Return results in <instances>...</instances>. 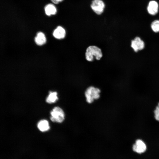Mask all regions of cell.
<instances>
[{"mask_svg":"<svg viewBox=\"0 0 159 159\" xmlns=\"http://www.w3.org/2000/svg\"><path fill=\"white\" fill-rule=\"evenodd\" d=\"M86 59L90 62L92 61L95 59L100 60L102 57V53L100 48L95 46H90L87 49L85 53Z\"/></svg>","mask_w":159,"mask_h":159,"instance_id":"obj_1","label":"cell"},{"mask_svg":"<svg viewBox=\"0 0 159 159\" xmlns=\"http://www.w3.org/2000/svg\"><path fill=\"white\" fill-rule=\"evenodd\" d=\"M100 90L98 88L93 86L88 87L85 92L86 101L88 103H92L95 100L100 97Z\"/></svg>","mask_w":159,"mask_h":159,"instance_id":"obj_2","label":"cell"},{"mask_svg":"<svg viewBox=\"0 0 159 159\" xmlns=\"http://www.w3.org/2000/svg\"><path fill=\"white\" fill-rule=\"evenodd\" d=\"M51 120L55 122L61 123L64 119L65 115L63 110L59 107H55L50 112Z\"/></svg>","mask_w":159,"mask_h":159,"instance_id":"obj_3","label":"cell"},{"mask_svg":"<svg viewBox=\"0 0 159 159\" xmlns=\"http://www.w3.org/2000/svg\"><path fill=\"white\" fill-rule=\"evenodd\" d=\"M93 11L97 15H100L103 12L105 4L102 0H93L90 5Z\"/></svg>","mask_w":159,"mask_h":159,"instance_id":"obj_4","label":"cell"},{"mask_svg":"<svg viewBox=\"0 0 159 159\" xmlns=\"http://www.w3.org/2000/svg\"><path fill=\"white\" fill-rule=\"evenodd\" d=\"M144 42L138 37H135L131 41V47L133 50L136 52L139 50L143 49L145 47Z\"/></svg>","mask_w":159,"mask_h":159,"instance_id":"obj_5","label":"cell"},{"mask_svg":"<svg viewBox=\"0 0 159 159\" xmlns=\"http://www.w3.org/2000/svg\"><path fill=\"white\" fill-rule=\"evenodd\" d=\"M133 150L138 153H141L145 152L146 149L145 143L142 140H137L135 143L132 146Z\"/></svg>","mask_w":159,"mask_h":159,"instance_id":"obj_6","label":"cell"},{"mask_svg":"<svg viewBox=\"0 0 159 159\" xmlns=\"http://www.w3.org/2000/svg\"><path fill=\"white\" fill-rule=\"evenodd\" d=\"M66 32L65 29L62 26H58L53 31V36L56 39H59L64 38Z\"/></svg>","mask_w":159,"mask_h":159,"instance_id":"obj_7","label":"cell"},{"mask_svg":"<svg viewBox=\"0 0 159 159\" xmlns=\"http://www.w3.org/2000/svg\"><path fill=\"white\" fill-rule=\"evenodd\" d=\"M158 3L155 1H151L149 3L147 7V10L150 14L155 15L158 13Z\"/></svg>","mask_w":159,"mask_h":159,"instance_id":"obj_8","label":"cell"},{"mask_svg":"<svg viewBox=\"0 0 159 159\" xmlns=\"http://www.w3.org/2000/svg\"><path fill=\"white\" fill-rule=\"evenodd\" d=\"M34 41L37 45L41 46L43 45L46 41L44 34L41 32H38L34 38Z\"/></svg>","mask_w":159,"mask_h":159,"instance_id":"obj_9","label":"cell"},{"mask_svg":"<svg viewBox=\"0 0 159 159\" xmlns=\"http://www.w3.org/2000/svg\"><path fill=\"white\" fill-rule=\"evenodd\" d=\"M44 11L46 14L48 16L54 15L57 11L56 7L52 4H49L46 5L44 7Z\"/></svg>","mask_w":159,"mask_h":159,"instance_id":"obj_10","label":"cell"},{"mask_svg":"<svg viewBox=\"0 0 159 159\" xmlns=\"http://www.w3.org/2000/svg\"><path fill=\"white\" fill-rule=\"evenodd\" d=\"M38 129L42 132H44L48 130L50 127L48 121L45 120H41L38 123Z\"/></svg>","mask_w":159,"mask_h":159,"instance_id":"obj_11","label":"cell"},{"mask_svg":"<svg viewBox=\"0 0 159 159\" xmlns=\"http://www.w3.org/2000/svg\"><path fill=\"white\" fill-rule=\"evenodd\" d=\"M58 99L57 92H50L49 95L46 98V102L47 103L51 104L55 102Z\"/></svg>","mask_w":159,"mask_h":159,"instance_id":"obj_12","label":"cell"},{"mask_svg":"<svg viewBox=\"0 0 159 159\" xmlns=\"http://www.w3.org/2000/svg\"><path fill=\"white\" fill-rule=\"evenodd\" d=\"M151 27L152 30L155 32H159V20H155L151 24Z\"/></svg>","mask_w":159,"mask_h":159,"instance_id":"obj_13","label":"cell"},{"mask_svg":"<svg viewBox=\"0 0 159 159\" xmlns=\"http://www.w3.org/2000/svg\"><path fill=\"white\" fill-rule=\"evenodd\" d=\"M154 113L155 119L159 121V102L154 111Z\"/></svg>","mask_w":159,"mask_h":159,"instance_id":"obj_14","label":"cell"},{"mask_svg":"<svg viewBox=\"0 0 159 159\" xmlns=\"http://www.w3.org/2000/svg\"><path fill=\"white\" fill-rule=\"evenodd\" d=\"M64 0H51V1L54 4H57L59 2H62Z\"/></svg>","mask_w":159,"mask_h":159,"instance_id":"obj_15","label":"cell"}]
</instances>
